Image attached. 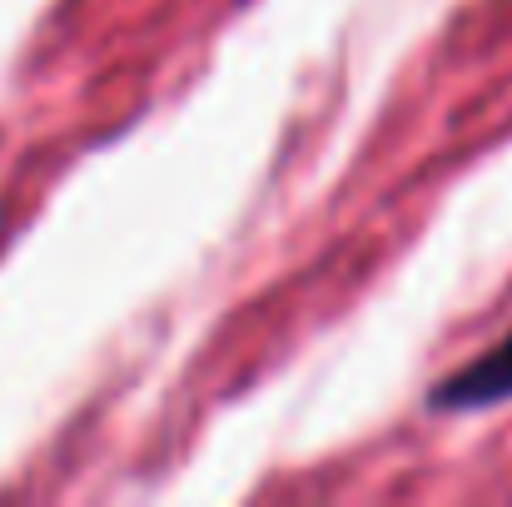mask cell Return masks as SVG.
<instances>
[{"label": "cell", "mask_w": 512, "mask_h": 507, "mask_svg": "<svg viewBox=\"0 0 512 507\" xmlns=\"http://www.w3.org/2000/svg\"><path fill=\"white\" fill-rule=\"evenodd\" d=\"M503 398H512V334L498 338L483 358L463 363L458 373H448L433 388L438 413H478V408H493Z\"/></svg>", "instance_id": "cell-1"}]
</instances>
